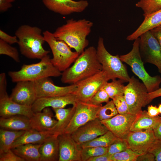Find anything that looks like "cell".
I'll return each instance as SVG.
<instances>
[{
  "mask_svg": "<svg viewBox=\"0 0 161 161\" xmlns=\"http://www.w3.org/2000/svg\"><path fill=\"white\" fill-rule=\"evenodd\" d=\"M102 70L96 49L90 46L79 55L71 66L63 72L61 80L63 83L75 84Z\"/></svg>",
  "mask_w": 161,
  "mask_h": 161,
  "instance_id": "6da1fadb",
  "label": "cell"
},
{
  "mask_svg": "<svg viewBox=\"0 0 161 161\" xmlns=\"http://www.w3.org/2000/svg\"><path fill=\"white\" fill-rule=\"evenodd\" d=\"M93 23L85 19H68L53 33L55 38L66 43L79 54L88 46L86 37L90 33Z\"/></svg>",
  "mask_w": 161,
  "mask_h": 161,
  "instance_id": "7a4b0ae2",
  "label": "cell"
},
{
  "mask_svg": "<svg viewBox=\"0 0 161 161\" xmlns=\"http://www.w3.org/2000/svg\"><path fill=\"white\" fill-rule=\"evenodd\" d=\"M15 34L21 53L27 58L41 60L49 53L43 48L45 41L40 28L22 25L16 30Z\"/></svg>",
  "mask_w": 161,
  "mask_h": 161,
  "instance_id": "3957f363",
  "label": "cell"
},
{
  "mask_svg": "<svg viewBox=\"0 0 161 161\" xmlns=\"http://www.w3.org/2000/svg\"><path fill=\"white\" fill-rule=\"evenodd\" d=\"M12 81L17 82L21 81H34L50 77H58L62 73L52 64L50 56L47 55L38 63L23 64L20 70L10 71L8 73Z\"/></svg>",
  "mask_w": 161,
  "mask_h": 161,
  "instance_id": "277c9868",
  "label": "cell"
},
{
  "mask_svg": "<svg viewBox=\"0 0 161 161\" xmlns=\"http://www.w3.org/2000/svg\"><path fill=\"white\" fill-rule=\"evenodd\" d=\"M140 37L134 40L131 50L128 53L120 56V60L129 65L133 72L143 82L148 93L154 91L160 88L161 77L157 75H150L145 70L139 48Z\"/></svg>",
  "mask_w": 161,
  "mask_h": 161,
  "instance_id": "5b68a950",
  "label": "cell"
},
{
  "mask_svg": "<svg viewBox=\"0 0 161 161\" xmlns=\"http://www.w3.org/2000/svg\"><path fill=\"white\" fill-rule=\"evenodd\" d=\"M96 50L97 58L102 65V70L106 73L110 80L117 78L124 82H129L131 78L120 56L112 55L107 51L102 37L99 38Z\"/></svg>",
  "mask_w": 161,
  "mask_h": 161,
  "instance_id": "8992f818",
  "label": "cell"
},
{
  "mask_svg": "<svg viewBox=\"0 0 161 161\" xmlns=\"http://www.w3.org/2000/svg\"><path fill=\"white\" fill-rule=\"evenodd\" d=\"M43 34L52 53V63L59 71L63 72L74 63L80 54L72 51L64 41L57 39L53 33L46 30Z\"/></svg>",
  "mask_w": 161,
  "mask_h": 161,
  "instance_id": "52a82bcc",
  "label": "cell"
},
{
  "mask_svg": "<svg viewBox=\"0 0 161 161\" xmlns=\"http://www.w3.org/2000/svg\"><path fill=\"white\" fill-rule=\"evenodd\" d=\"M128 82L124 95L129 113L137 115L142 112V108L147 105L148 92L144 84L134 76L131 77Z\"/></svg>",
  "mask_w": 161,
  "mask_h": 161,
  "instance_id": "ba28073f",
  "label": "cell"
},
{
  "mask_svg": "<svg viewBox=\"0 0 161 161\" xmlns=\"http://www.w3.org/2000/svg\"><path fill=\"white\" fill-rule=\"evenodd\" d=\"M109 80L110 79L106 73L102 70L76 83L77 89L74 94L78 101L88 103Z\"/></svg>",
  "mask_w": 161,
  "mask_h": 161,
  "instance_id": "9c48e42d",
  "label": "cell"
},
{
  "mask_svg": "<svg viewBox=\"0 0 161 161\" xmlns=\"http://www.w3.org/2000/svg\"><path fill=\"white\" fill-rule=\"evenodd\" d=\"M139 37V52L144 64H154L161 73V49L158 41L150 31Z\"/></svg>",
  "mask_w": 161,
  "mask_h": 161,
  "instance_id": "30bf717a",
  "label": "cell"
},
{
  "mask_svg": "<svg viewBox=\"0 0 161 161\" xmlns=\"http://www.w3.org/2000/svg\"><path fill=\"white\" fill-rule=\"evenodd\" d=\"M74 105L75 113L64 133L71 134L80 127L97 118L98 111L102 106L79 101Z\"/></svg>",
  "mask_w": 161,
  "mask_h": 161,
  "instance_id": "8fae6325",
  "label": "cell"
},
{
  "mask_svg": "<svg viewBox=\"0 0 161 161\" xmlns=\"http://www.w3.org/2000/svg\"><path fill=\"white\" fill-rule=\"evenodd\" d=\"M37 98L64 95L74 93L77 89L75 84L65 86L55 85L49 77L34 81Z\"/></svg>",
  "mask_w": 161,
  "mask_h": 161,
  "instance_id": "7c38bea8",
  "label": "cell"
},
{
  "mask_svg": "<svg viewBox=\"0 0 161 161\" xmlns=\"http://www.w3.org/2000/svg\"><path fill=\"white\" fill-rule=\"evenodd\" d=\"M137 116L130 113L118 114L101 122L117 138L126 139L131 131V126Z\"/></svg>",
  "mask_w": 161,
  "mask_h": 161,
  "instance_id": "4fadbf2b",
  "label": "cell"
},
{
  "mask_svg": "<svg viewBox=\"0 0 161 161\" xmlns=\"http://www.w3.org/2000/svg\"><path fill=\"white\" fill-rule=\"evenodd\" d=\"M108 131L101 121L97 118L80 127L71 135L80 145L102 135Z\"/></svg>",
  "mask_w": 161,
  "mask_h": 161,
  "instance_id": "5bb4252c",
  "label": "cell"
},
{
  "mask_svg": "<svg viewBox=\"0 0 161 161\" xmlns=\"http://www.w3.org/2000/svg\"><path fill=\"white\" fill-rule=\"evenodd\" d=\"M157 138L153 130L145 131H131L126 140L128 148L140 154L148 152Z\"/></svg>",
  "mask_w": 161,
  "mask_h": 161,
  "instance_id": "9a60e30c",
  "label": "cell"
},
{
  "mask_svg": "<svg viewBox=\"0 0 161 161\" xmlns=\"http://www.w3.org/2000/svg\"><path fill=\"white\" fill-rule=\"evenodd\" d=\"M45 6L49 10L63 15L83 12L89 5L86 0H42Z\"/></svg>",
  "mask_w": 161,
  "mask_h": 161,
  "instance_id": "2e32d148",
  "label": "cell"
},
{
  "mask_svg": "<svg viewBox=\"0 0 161 161\" xmlns=\"http://www.w3.org/2000/svg\"><path fill=\"white\" fill-rule=\"evenodd\" d=\"M59 144L58 161H81V148L71 134L63 133L58 136Z\"/></svg>",
  "mask_w": 161,
  "mask_h": 161,
  "instance_id": "e0dca14e",
  "label": "cell"
},
{
  "mask_svg": "<svg viewBox=\"0 0 161 161\" xmlns=\"http://www.w3.org/2000/svg\"><path fill=\"white\" fill-rule=\"evenodd\" d=\"M10 97L18 104L31 106L37 98L34 81H21L17 82Z\"/></svg>",
  "mask_w": 161,
  "mask_h": 161,
  "instance_id": "ac0fdd59",
  "label": "cell"
},
{
  "mask_svg": "<svg viewBox=\"0 0 161 161\" xmlns=\"http://www.w3.org/2000/svg\"><path fill=\"white\" fill-rule=\"evenodd\" d=\"M78 100L74 93L64 95L38 98L31 106L34 113L42 111L44 108H64L68 105H74Z\"/></svg>",
  "mask_w": 161,
  "mask_h": 161,
  "instance_id": "d6986e66",
  "label": "cell"
},
{
  "mask_svg": "<svg viewBox=\"0 0 161 161\" xmlns=\"http://www.w3.org/2000/svg\"><path fill=\"white\" fill-rule=\"evenodd\" d=\"M33 112L31 106L20 104L12 100L8 95L0 97V116L7 117L22 115L30 118Z\"/></svg>",
  "mask_w": 161,
  "mask_h": 161,
  "instance_id": "ffe728a7",
  "label": "cell"
},
{
  "mask_svg": "<svg viewBox=\"0 0 161 161\" xmlns=\"http://www.w3.org/2000/svg\"><path fill=\"white\" fill-rule=\"evenodd\" d=\"M53 117V114L49 107L44 108L41 112L33 113L30 118L31 129L40 132L52 130L58 122Z\"/></svg>",
  "mask_w": 161,
  "mask_h": 161,
  "instance_id": "44dd1931",
  "label": "cell"
},
{
  "mask_svg": "<svg viewBox=\"0 0 161 161\" xmlns=\"http://www.w3.org/2000/svg\"><path fill=\"white\" fill-rule=\"evenodd\" d=\"M41 161H57L59 159L58 136L52 135L41 144L39 149Z\"/></svg>",
  "mask_w": 161,
  "mask_h": 161,
  "instance_id": "7402d4cb",
  "label": "cell"
},
{
  "mask_svg": "<svg viewBox=\"0 0 161 161\" xmlns=\"http://www.w3.org/2000/svg\"><path fill=\"white\" fill-rule=\"evenodd\" d=\"M161 121V117L158 115L151 117L146 111H143L137 115L131 128V131L143 132L154 130Z\"/></svg>",
  "mask_w": 161,
  "mask_h": 161,
  "instance_id": "603a6c76",
  "label": "cell"
},
{
  "mask_svg": "<svg viewBox=\"0 0 161 161\" xmlns=\"http://www.w3.org/2000/svg\"><path fill=\"white\" fill-rule=\"evenodd\" d=\"M161 26V9L144 17V19L136 30L127 36L126 40H134L142 34Z\"/></svg>",
  "mask_w": 161,
  "mask_h": 161,
  "instance_id": "cb8c5ba5",
  "label": "cell"
},
{
  "mask_svg": "<svg viewBox=\"0 0 161 161\" xmlns=\"http://www.w3.org/2000/svg\"><path fill=\"white\" fill-rule=\"evenodd\" d=\"M55 113V117L58 120L54 128L50 131L53 135L58 136L64 133L75 113V107L74 105L71 108H52Z\"/></svg>",
  "mask_w": 161,
  "mask_h": 161,
  "instance_id": "d4e9b609",
  "label": "cell"
},
{
  "mask_svg": "<svg viewBox=\"0 0 161 161\" xmlns=\"http://www.w3.org/2000/svg\"><path fill=\"white\" fill-rule=\"evenodd\" d=\"M0 126L1 128L15 131H26L32 129L30 118L22 115L0 117Z\"/></svg>",
  "mask_w": 161,
  "mask_h": 161,
  "instance_id": "484cf974",
  "label": "cell"
},
{
  "mask_svg": "<svg viewBox=\"0 0 161 161\" xmlns=\"http://www.w3.org/2000/svg\"><path fill=\"white\" fill-rule=\"evenodd\" d=\"M52 135L50 131L40 132L33 129L26 130L14 141L11 148L27 144H41L48 137Z\"/></svg>",
  "mask_w": 161,
  "mask_h": 161,
  "instance_id": "4316f807",
  "label": "cell"
},
{
  "mask_svg": "<svg viewBox=\"0 0 161 161\" xmlns=\"http://www.w3.org/2000/svg\"><path fill=\"white\" fill-rule=\"evenodd\" d=\"M41 145L27 144L18 145L11 149L24 161H41L39 151Z\"/></svg>",
  "mask_w": 161,
  "mask_h": 161,
  "instance_id": "83f0119b",
  "label": "cell"
},
{
  "mask_svg": "<svg viewBox=\"0 0 161 161\" xmlns=\"http://www.w3.org/2000/svg\"><path fill=\"white\" fill-rule=\"evenodd\" d=\"M15 131L3 128L0 129V154L11 149L14 141L25 131Z\"/></svg>",
  "mask_w": 161,
  "mask_h": 161,
  "instance_id": "f1b7e54d",
  "label": "cell"
},
{
  "mask_svg": "<svg viewBox=\"0 0 161 161\" xmlns=\"http://www.w3.org/2000/svg\"><path fill=\"white\" fill-rule=\"evenodd\" d=\"M117 138L110 131L88 142L79 145L81 148L85 147H109Z\"/></svg>",
  "mask_w": 161,
  "mask_h": 161,
  "instance_id": "f546056e",
  "label": "cell"
},
{
  "mask_svg": "<svg viewBox=\"0 0 161 161\" xmlns=\"http://www.w3.org/2000/svg\"><path fill=\"white\" fill-rule=\"evenodd\" d=\"M124 83L121 80L115 79L110 82H107L103 87L110 98L112 99L117 96L124 95L126 88Z\"/></svg>",
  "mask_w": 161,
  "mask_h": 161,
  "instance_id": "4dcf8cb0",
  "label": "cell"
},
{
  "mask_svg": "<svg viewBox=\"0 0 161 161\" xmlns=\"http://www.w3.org/2000/svg\"><path fill=\"white\" fill-rule=\"evenodd\" d=\"M135 5L143 10L144 17L161 9V0H140Z\"/></svg>",
  "mask_w": 161,
  "mask_h": 161,
  "instance_id": "1f68e13d",
  "label": "cell"
},
{
  "mask_svg": "<svg viewBox=\"0 0 161 161\" xmlns=\"http://www.w3.org/2000/svg\"><path fill=\"white\" fill-rule=\"evenodd\" d=\"M118 114L112 100L101 106L97 114V118L101 121L109 119Z\"/></svg>",
  "mask_w": 161,
  "mask_h": 161,
  "instance_id": "d6a6232c",
  "label": "cell"
},
{
  "mask_svg": "<svg viewBox=\"0 0 161 161\" xmlns=\"http://www.w3.org/2000/svg\"><path fill=\"white\" fill-rule=\"evenodd\" d=\"M108 147H87L81 148V161H87L89 158L107 153Z\"/></svg>",
  "mask_w": 161,
  "mask_h": 161,
  "instance_id": "836d02e7",
  "label": "cell"
},
{
  "mask_svg": "<svg viewBox=\"0 0 161 161\" xmlns=\"http://www.w3.org/2000/svg\"><path fill=\"white\" fill-rule=\"evenodd\" d=\"M138 152L128 148L121 152L112 155V161H136L140 155Z\"/></svg>",
  "mask_w": 161,
  "mask_h": 161,
  "instance_id": "e575fe53",
  "label": "cell"
},
{
  "mask_svg": "<svg viewBox=\"0 0 161 161\" xmlns=\"http://www.w3.org/2000/svg\"><path fill=\"white\" fill-rule=\"evenodd\" d=\"M0 54L7 55L17 62H20L18 52L17 49L0 39Z\"/></svg>",
  "mask_w": 161,
  "mask_h": 161,
  "instance_id": "d590c367",
  "label": "cell"
},
{
  "mask_svg": "<svg viewBox=\"0 0 161 161\" xmlns=\"http://www.w3.org/2000/svg\"><path fill=\"white\" fill-rule=\"evenodd\" d=\"M128 148V144L126 139L117 138L108 147L107 153L112 155L125 151Z\"/></svg>",
  "mask_w": 161,
  "mask_h": 161,
  "instance_id": "8d00e7d4",
  "label": "cell"
},
{
  "mask_svg": "<svg viewBox=\"0 0 161 161\" xmlns=\"http://www.w3.org/2000/svg\"><path fill=\"white\" fill-rule=\"evenodd\" d=\"M109 95L103 87L95 93L88 103L95 105L101 106L102 103L109 101Z\"/></svg>",
  "mask_w": 161,
  "mask_h": 161,
  "instance_id": "74e56055",
  "label": "cell"
},
{
  "mask_svg": "<svg viewBox=\"0 0 161 161\" xmlns=\"http://www.w3.org/2000/svg\"><path fill=\"white\" fill-rule=\"evenodd\" d=\"M112 100L119 114H125L129 113L124 95L115 97L112 99Z\"/></svg>",
  "mask_w": 161,
  "mask_h": 161,
  "instance_id": "f35d334b",
  "label": "cell"
},
{
  "mask_svg": "<svg viewBox=\"0 0 161 161\" xmlns=\"http://www.w3.org/2000/svg\"><path fill=\"white\" fill-rule=\"evenodd\" d=\"M0 161H24L16 154L11 149L0 154Z\"/></svg>",
  "mask_w": 161,
  "mask_h": 161,
  "instance_id": "ab89813d",
  "label": "cell"
},
{
  "mask_svg": "<svg viewBox=\"0 0 161 161\" xmlns=\"http://www.w3.org/2000/svg\"><path fill=\"white\" fill-rule=\"evenodd\" d=\"M148 152L153 154L156 161H161V139H157Z\"/></svg>",
  "mask_w": 161,
  "mask_h": 161,
  "instance_id": "60d3db41",
  "label": "cell"
},
{
  "mask_svg": "<svg viewBox=\"0 0 161 161\" xmlns=\"http://www.w3.org/2000/svg\"><path fill=\"white\" fill-rule=\"evenodd\" d=\"M0 38L1 39L10 45L17 43L18 42V38L16 35L10 36L1 30H0Z\"/></svg>",
  "mask_w": 161,
  "mask_h": 161,
  "instance_id": "b9f144b4",
  "label": "cell"
},
{
  "mask_svg": "<svg viewBox=\"0 0 161 161\" xmlns=\"http://www.w3.org/2000/svg\"><path fill=\"white\" fill-rule=\"evenodd\" d=\"M7 81L4 73L0 74V97L7 95Z\"/></svg>",
  "mask_w": 161,
  "mask_h": 161,
  "instance_id": "7bdbcfd3",
  "label": "cell"
},
{
  "mask_svg": "<svg viewBox=\"0 0 161 161\" xmlns=\"http://www.w3.org/2000/svg\"><path fill=\"white\" fill-rule=\"evenodd\" d=\"M155 161V157L152 153L148 152L140 155L137 158L136 161Z\"/></svg>",
  "mask_w": 161,
  "mask_h": 161,
  "instance_id": "ee69618b",
  "label": "cell"
},
{
  "mask_svg": "<svg viewBox=\"0 0 161 161\" xmlns=\"http://www.w3.org/2000/svg\"><path fill=\"white\" fill-rule=\"evenodd\" d=\"M15 0H0V11L5 12L12 6V3Z\"/></svg>",
  "mask_w": 161,
  "mask_h": 161,
  "instance_id": "f6af8a7d",
  "label": "cell"
},
{
  "mask_svg": "<svg viewBox=\"0 0 161 161\" xmlns=\"http://www.w3.org/2000/svg\"><path fill=\"white\" fill-rule=\"evenodd\" d=\"M160 96H161V88H160L153 92L148 93L146 100L147 105L154 98Z\"/></svg>",
  "mask_w": 161,
  "mask_h": 161,
  "instance_id": "bcb514c9",
  "label": "cell"
},
{
  "mask_svg": "<svg viewBox=\"0 0 161 161\" xmlns=\"http://www.w3.org/2000/svg\"><path fill=\"white\" fill-rule=\"evenodd\" d=\"M111 156V155L107 153L104 154L91 158L87 161H112Z\"/></svg>",
  "mask_w": 161,
  "mask_h": 161,
  "instance_id": "7dc6e473",
  "label": "cell"
},
{
  "mask_svg": "<svg viewBox=\"0 0 161 161\" xmlns=\"http://www.w3.org/2000/svg\"><path fill=\"white\" fill-rule=\"evenodd\" d=\"M150 31L158 41L161 49V26Z\"/></svg>",
  "mask_w": 161,
  "mask_h": 161,
  "instance_id": "c3c4849f",
  "label": "cell"
},
{
  "mask_svg": "<svg viewBox=\"0 0 161 161\" xmlns=\"http://www.w3.org/2000/svg\"><path fill=\"white\" fill-rule=\"evenodd\" d=\"M147 113L151 117L157 116L160 113L158 108L156 106H153L152 105L148 106Z\"/></svg>",
  "mask_w": 161,
  "mask_h": 161,
  "instance_id": "681fc988",
  "label": "cell"
},
{
  "mask_svg": "<svg viewBox=\"0 0 161 161\" xmlns=\"http://www.w3.org/2000/svg\"><path fill=\"white\" fill-rule=\"evenodd\" d=\"M157 139H161V121L158 126L154 130Z\"/></svg>",
  "mask_w": 161,
  "mask_h": 161,
  "instance_id": "f907efd6",
  "label": "cell"
},
{
  "mask_svg": "<svg viewBox=\"0 0 161 161\" xmlns=\"http://www.w3.org/2000/svg\"><path fill=\"white\" fill-rule=\"evenodd\" d=\"M158 108L160 113L161 114V103L159 104Z\"/></svg>",
  "mask_w": 161,
  "mask_h": 161,
  "instance_id": "816d5d0a",
  "label": "cell"
},
{
  "mask_svg": "<svg viewBox=\"0 0 161 161\" xmlns=\"http://www.w3.org/2000/svg\"></svg>",
  "mask_w": 161,
  "mask_h": 161,
  "instance_id": "f5cc1de1",
  "label": "cell"
}]
</instances>
